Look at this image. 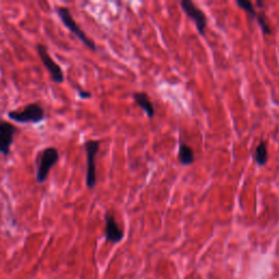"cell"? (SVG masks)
Returning a JSON list of instances; mask_svg holds the SVG:
<instances>
[{
    "mask_svg": "<svg viewBox=\"0 0 279 279\" xmlns=\"http://www.w3.org/2000/svg\"><path fill=\"white\" fill-rule=\"evenodd\" d=\"M8 118L19 123H38L46 118V115L40 104L31 103L22 110L9 111Z\"/></svg>",
    "mask_w": 279,
    "mask_h": 279,
    "instance_id": "1",
    "label": "cell"
},
{
    "mask_svg": "<svg viewBox=\"0 0 279 279\" xmlns=\"http://www.w3.org/2000/svg\"><path fill=\"white\" fill-rule=\"evenodd\" d=\"M56 12L58 14V17L60 18L61 22L64 23L65 26L71 32L73 35H75L79 40L87 46L88 48L91 50H96V45L94 44L92 40L88 37V35L85 34L81 27L76 24V22L74 21L71 12H70V9L67 7H57L56 8Z\"/></svg>",
    "mask_w": 279,
    "mask_h": 279,
    "instance_id": "2",
    "label": "cell"
},
{
    "mask_svg": "<svg viewBox=\"0 0 279 279\" xmlns=\"http://www.w3.org/2000/svg\"><path fill=\"white\" fill-rule=\"evenodd\" d=\"M59 160V152L56 147H46L42 152L41 158L38 160V166L36 170V181L37 183L43 184L47 180L49 172Z\"/></svg>",
    "mask_w": 279,
    "mask_h": 279,
    "instance_id": "3",
    "label": "cell"
},
{
    "mask_svg": "<svg viewBox=\"0 0 279 279\" xmlns=\"http://www.w3.org/2000/svg\"><path fill=\"white\" fill-rule=\"evenodd\" d=\"M100 141L91 140L84 143V150L87 153V187L94 189L96 187V165L95 159L99 151Z\"/></svg>",
    "mask_w": 279,
    "mask_h": 279,
    "instance_id": "4",
    "label": "cell"
},
{
    "mask_svg": "<svg viewBox=\"0 0 279 279\" xmlns=\"http://www.w3.org/2000/svg\"><path fill=\"white\" fill-rule=\"evenodd\" d=\"M36 50H37L38 56H40V58L42 60L44 67L47 69V71L49 72L51 81L53 83H57V84L63 83L65 80V75H64L63 70H61V68L49 56L47 47H46V46L43 44H38L36 46Z\"/></svg>",
    "mask_w": 279,
    "mask_h": 279,
    "instance_id": "5",
    "label": "cell"
},
{
    "mask_svg": "<svg viewBox=\"0 0 279 279\" xmlns=\"http://www.w3.org/2000/svg\"><path fill=\"white\" fill-rule=\"evenodd\" d=\"M180 6L184 13L196 23L199 33L201 35H204L207 26V18L205 13L192 2H190V0H182L180 3Z\"/></svg>",
    "mask_w": 279,
    "mask_h": 279,
    "instance_id": "6",
    "label": "cell"
},
{
    "mask_svg": "<svg viewBox=\"0 0 279 279\" xmlns=\"http://www.w3.org/2000/svg\"><path fill=\"white\" fill-rule=\"evenodd\" d=\"M18 130L12 123L7 121H0V154L8 156L10 154L13 138Z\"/></svg>",
    "mask_w": 279,
    "mask_h": 279,
    "instance_id": "7",
    "label": "cell"
},
{
    "mask_svg": "<svg viewBox=\"0 0 279 279\" xmlns=\"http://www.w3.org/2000/svg\"><path fill=\"white\" fill-rule=\"evenodd\" d=\"M125 234L123 230L119 227V225L116 221L115 216L107 212L105 215V238L107 242L110 243H119L122 241Z\"/></svg>",
    "mask_w": 279,
    "mask_h": 279,
    "instance_id": "8",
    "label": "cell"
},
{
    "mask_svg": "<svg viewBox=\"0 0 279 279\" xmlns=\"http://www.w3.org/2000/svg\"><path fill=\"white\" fill-rule=\"evenodd\" d=\"M133 98L135 100V103L142 108V109L146 113L147 117L152 119L155 115V107L152 103V100L150 99L149 95L144 92L141 93H134Z\"/></svg>",
    "mask_w": 279,
    "mask_h": 279,
    "instance_id": "9",
    "label": "cell"
},
{
    "mask_svg": "<svg viewBox=\"0 0 279 279\" xmlns=\"http://www.w3.org/2000/svg\"><path fill=\"white\" fill-rule=\"evenodd\" d=\"M178 159L184 166H189L193 164L196 160L194 156V152L191 149L190 146L187 144H184L182 141L179 143V153H178Z\"/></svg>",
    "mask_w": 279,
    "mask_h": 279,
    "instance_id": "10",
    "label": "cell"
},
{
    "mask_svg": "<svg viewBox=\"0 0 279 279\" xmlns=\"http://www.w3.org/2000/svg\"><path fill=\"white\" fill-rule=\"evenodd\" d=\"M254 158L255 161L258 162V165L263 166L265 165L268 159V151H267V144L266 142H261L254 151Z\"/></svg>",
    "mask_w": 279,
    "mask_h": 279,
    "instance_id": "11",
    "label": "cell"
},
{
    "mask_svg": "<svg viewBox=\"0 0 279 279\" xmlns=\"http://www.w3.org/2000/svg\"><path fill=\"white\" fill-rule=\"evenodd\" d=\"M255 20L258 21V23L260 24L261 26V30H262V32L264 33L265 35H269V34H272V29H270L269 24H268V22H267V19H266V15L261 12V13H258L257 15V18H255Z\"/></svg>",
    "mask_w": 279,
    "mask_h": 279,
    "instance_id": "12",
    "label": "cell"
},
{
    "mask_svg": "<svg viewBox=\"0 0 279 279\" xmlns=\"http://www.w3.org/2000/svg\"><path fill=\"white\" fill-rule=\"evenodd\" d=\"M237 5H238L240 8H242V9H243L244 11H246L247 13H249V15H250L252 20L257 18L258 12L255 11L254 7H253V4H252L251 2H249V0H238Z\"/></svg>",
    "mask_w": 279,
    "mask_h": 279,
    "instance_id": "13",
    "label": "cell"
},
{
    "mask_svg": "<svg viewBox=\"0 0 279 279\" xmlns=\"http://www.w3.org/2000/svg\"><path fill=\"white\" fill-rule=\"evenodd\" d=\"M76 89H77V93H79V97H80V98H82V99L91 98L92 94H91L90 92H88V91H83V90H81L80 88H76Z\"/></svg>",
    "mask_w": 279,
    "mask_h": 279,
    "instance_id": "14",
    "label": "cell"
},
{
    "mask_svg": "<svg viewBox=\"0 0 279 279\" xmlns=\"http://www.w3.org/2000/svg\"><path fill=\"white\" fill-rule=\"evenodd\" d=\"M257 4H258V6H259V7H263V6H264V4H263L262 2H258Z\"/></svg>",
    "mask_w": 279,
    "mask_h": 279,
    "instance_id": "15",
    "label": "cell"
}]
</instances>
